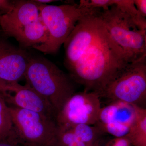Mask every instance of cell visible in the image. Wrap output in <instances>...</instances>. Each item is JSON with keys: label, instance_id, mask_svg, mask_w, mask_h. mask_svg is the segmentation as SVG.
I'll use <instances>...</instances> for the list:
<instances>
[{"label": "cell", "instance_id": "cell-1", "mask_svg": "<svg viewBox=\"0 0 146 146\" xmlns=\"http://www.w3.org/2000/svg\"><path fill=\"white\" fill-rule=\"evenodd\" d=\"M95 9L78 21L64 42V65L69 75L84 91L99 94L129 63L112 39Z\"/></svg>", "mask_w": 146, "mask_h": 146}, {"label": "cell", "instance_id": "cell-2", "mask_svg": "<svg viewBox=\"0 0 146 146\" xmlns=\"http://www.w3.org/2000/svg\"><path fill=\"white\" fill-rule=\"evenodd\" d=\"M24 78L26 84L44 98L57 114L76 93L75 82L55 64L30 53Z\"/></svg>", "mask_w": 146, "mask_h": 146}, {"label": "cell", "instance_id": "cell-3", "mask_svg": "<svg viewBox=\"0 0 146 146\" xmlns=\"http://www.w3.org/2000/svg\"><path fill=\"white\" fill-rule=\"evenodd\" d=\"M14 6L0 16V28L5 37L15 38L20 47L35 49L45 44L48 38L42 20L39 3L34 0L13 1Z\"/></svg>", "mask_w": 146, "mask_h": 146}, {"label": "cell", "instance_id": "cell-4", "mask_svg": "<svg viewBox=\"0 0 146 146\" xmlns=\"http://www.w3.org/2000/svg\"><path fill=\"white\" fill-rule=\"evenodd\" d=\"M42 20L46 27L48 38L45 44L34 49L46 54H54L68 39L78 22L94 9L80 8L78 5H60L39 3Z\"/></svg>", "mask_w": 146, "mask_h": 146}, {"label": "cell", "instance_id": "cell-5", "mask_svg": "<svg viewBox=\"0 0 146 146\" xmlns=\"http://www.w3.org/2000/svg\"><path fill=\"white\" fill-rule=\"evenodd\" d=\"M9 106L13 129L10 137L22 146H55V120L40 113Z\"/></svg>", "mask_w": 146, "mask_h": 146}, {"label": "cell", "instance_id": "cell-6", "mask_svg": "<svg viewBox=\"0 0 146 146\" xmlns=\"http://www.w3.org/2000/svg\"><path fill=\"white\" fill-rule=\"evenodd\" d=\"M100 18L114 42L122 50L129 63L146 56V30L137 27L129 16L115 5L101 10Z\"/></svg>", "mask_w": 146, "mask_h": 146}, {"label": "cell", "instance_id": "cell-7", "mask_svg": "<svg viewBox=\"0 0 146 146\" xmlns=\"http://www.w3.org/2000/svg\"><path fill=\"white\" fill-rule=\"evenodd\" d=\"M112 101H121L144 108L146 100V56L128 63L99 94Z\"/></svg>", "mask_w": 146, "mask_h": 146}, {"label": "cell", "instance_id": "cell-8", "mask_svg": "<svg viewBox=\"0 0 146 146\" xmlns=\"http://www.w3.org/2000/svg\"><path fill=\"white\" fill-rule=\"evenodd\" d=\"M100 98L95 92H76L56 114L55 121L57 125H95L102 107Z\"/></svg>", "mask_w": 146, "mask_h": 146}, {"label": "cell", "instance_id": "cell-9", "mask_svg": "<svg viewBox=\"0 0 146 146\" xmlns=\"http://www.w3.org/2000/svg\"><path fill=\"white\" fill-rule=\"evenodd\" d=\"M30 53L11 43L0 34V94L25 78Z\"/></svg>", "mask_w": 146, "mask_h": 146}, {"label": "cell", "instance_id": "cell-10", "mask_svg": "<svg viewBox=\"0 0 146 146\" xmlns=\"http://www.w3.org/2000/svg\"><path fill=\"white\" fill-rule=\"evenodd\" d=\"M136 116V105L121 101H112L101 107L95 125L105 134L114 137L127 135Z\"/></svg>", "mask_w": 146, "mask_h": 146}, {"label": "cell", "instance_id": "cell-11", "mask_svg": "<svg viewBox=\"0 0 146 146\" xmlns=\"http://www.w3.org/2000/svg\"><path fill=\"white\" fill-rule=\"evenodd\" d=\"M2 95L9 106L38 112L55 120L56 113L49 103L27 84H13Z\"/></svg>", "mask_w": 146, "mask_h": 146}, {"label": "cell", "instance_id": "cell-12", "mask_svg": "<svg viewBox=\"0 0 146 146\" xmlns=\"http://www.w3.org/2000/svg\"><path fill=\"white\" fill-rule=\"evenodd\" d=\"M131 146H146V109L136 105L135 119L127 134Z\"/></svg>", "mask_w": 146, "mask_h": 146}, {"label": "cell", "instance_id": "cell-13", "mask_svg": "<svg viewBox=\"0 0 146 146\" xmlns=\"http://www.w3.org/2000/svg\"><path fill=\"white\" fill-rule=\"evenodd\" d=\"M64 127L70 128L76 136L85 143L93 146L102 145V138L106 134L95 125L78 124Z\"/></svg>", "mask_w": 146, "mask_h": 146}, {"label": "cell", "instance_id": "cell-14", "mask_svg": "<svg viewBox=\"0 0 146 146\" xmlns=\"http://www.w3.org/2000/svg\"><path fill=\"white\" fill-rule=\"evenodd\" d=\"M114 5L129 16L138 29L146 30V18L137 10L133 0H114Z\"/></svg>", "mask_w": 146, "mask_h": 146}, {"label": "cell", "instance_id": "cell-15", "mask_svg": "<svg viewBox=\"0 0 146 146\" xmlns=\"http://www.w3.org/2000/svg\"><path fill=\"white\" fill-rule=\"evenodd\" d=\"M12 129L13 124L9 106L0 94V140L9 138Z\"/></svg>", "mask_w": 146, "mask_h": 146}, {"label": "cell", "instance_id": "cell-16", "mask_svg": "<svg viewBox=\"0 0 146 146\" xmlns=\"http://www.w3.org/2000/svg\"><path fill=\"white\" fill-rule=\"evenodd\" d=\"M55 146H93L90 145L80 141L74 134L70 128L58 126V131Z\"/></svg>", "mask_w": 146, "mask_h": 146}, {"label": "cell", "instance_id": "cell-17", "mask_svg": "<svg viewBox=\"0 0 146 146\" xmlns=\"http://www.w3.org/2000/svg\"><path fill=\"white\" fill-rule=\"evenodd\" d=\"M114 5V0H81L78 7L80 8L100 9L105 10Z\"/></svg>", "mask_w": 146, "mask_h": 146}, {"label": "cell", "instance_id": "cell-18", "mask_svg": "<svg viewBox=\"0 0 146 146\" xmlns=\"http://www.w3.org/2000/svg\"><path fill=\"white\" fill-rule=\"evenodd\" d=\"M104 146H131L127 135L121 137H114L108 141Z\"/></svg>", "mask_w": 146, "mask_h": 146}, {"label": "cell", "instance_id": "cell-19", "mask_svg": "<svg viewBox=\"0 0 146 146\" xmlns=\"http://www.w3.org/2000/svg\"><path fill=\"white\" fill-rule=\"evenodd\" d=\"M14 6L13 1L0 0V16L8 13Z\"/></svg>", "mask_w": 146, "mask_h": 146}, {"label": "cell", "instance_id": "cell-20", "mask_svg": "<svg viewBox=\"0 0 146 146\" xmlns=\"http://www.w3.org/2000/svg\"><path fill=\"white\" fill-rule=\"evenodd\" d=\"M134 5L136 9L141 16L144 18L146 17V0H133Z\"/></svg>", "mask_w": 146, "mask_h": 146}, {"label": "cell", "instance_id": "cell-21", "mask_svg": "<svg viewBox=\"0 0 146 146\" xmlns=\"http://www.w3.org/2000/svg\"><path fill=\"white\" fill-rule=\"evenodd\" d=\"M0 146H22L14 139L9 138L4 140H0Z\"/></svg>", "mask_w": 146, "mask_h": 146}, {"label": "cell", "instance_id": "cell-22", "mask_svg": "<svg viewBox=\"0 0 146 146\" xmlns=\"http://www.w3.org/2000/svg\"><path fill=\"white\" fill-rule=\"evenodd\" d=\"M35 2L43 4H46L48 3L54 2L58 1H54V0H34Z\"/></svg>", "mask_w": 146, "mask_h": 146}, {"label": "cell", "instance_id": "cell-23", "mask_svg": "<svg viewBox=\"0 0 146 146\" xmlns=\"http://www.w3.org/2000/svg\"><path fill=\"white\" fill-rule=\"evenodd\" d=\"M1 30H0V32H1Z\"/></svg>", "mask_w": 146, "mask_h": 146}]
</instances>
